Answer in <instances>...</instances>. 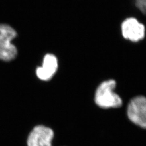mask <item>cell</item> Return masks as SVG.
<instances>
[{"instance_id":"1","label":"cell","mask_w":146,"mask_h":146,"mask_svg":"<svg viewBox=\"0 0 146 146\" xmlns=\"http://www.w3.org/2000/svg\"><path fill=\"white\" fill-rule=\"evenodd\" d=\"M116 85L114 80L105 81L100 84L95 94L94 100L96 104L104 109L120 107L122 104V100L120 96L114 92Z\"/></svg>"},{"instance_id":"2","label":"cell","mask_w":146,"mask_h":146,"mask_svg":"<svg viewBox=\"0 0 146 146\" xmlns=\"http://www.w3.org/2000/svg\"><path fill=\"white\" fill-rule=\"evenodd\" d=\"M17 36L15 30L11 27L0 24V60L11 61L17 55L16 47L11 42Z\"/></svg>"},{"instance_id":"3","label":"cell","mask_w":146,"mask_h":146,"mask_svg":"<svg viewBox=\"0 0 146 146\" xmlns=\"http://www.w3.org/2000/svg\"><path fill=\"white\" fill-rule=\"evenodd\" d=\"M127 116L131 122L146 129V98L139 96L131 100L127 108Z\"/></svg>"},{"instance_id":"4","label":"cell","mask_w":146,"mask_h":146,"mask_svg":"<svg viewBox=\"0 0 146 146\" xmlns=\"http://www.w3.org/2000/svg\"><path fill=\"white\" fill-rule=\"evenodd\" d=\"M54 133L49 127L43 125L35 127L27 139L28 146H52Z\"/></svg>"},{"instance_id":"5","label":"cell","mask_w":146,"mask_h":146,"mask_svg":"<svg viewBox=\"0 0 146 146\" xmlns=\"http://www.w3.org/2000/svg\"><path fill=\"white\" fill-rule=\"evenodd\" d=\"M123 37L133 42H137L145 37V26L134 18H128L121 25Z\"/></svg>"},{"instance_id":"6","label":"cell","mask_w":146,"mask_h":146,"mask_svg":"<svg viewBox=\"0 0 146 146\" xmlns=\"http://www.w3.org/2000/svg\"><path fill=\"white\" fill-rule=\"evenodd\" d=\"M58 68L57 58L53 54H47L43 58L42 66L36 69L37 76L42 81H49L57 72Z\"/></svg>"},{"instance_id":"7","label":"cell","mask_w":146,"mask_h":146,"mask_svg":"<svg viewBox=\"0 0 146 146\" xmlns=\"http://www.w3.org/2000/svg\"><path fill=\"white\" fill-rule=\"evenodd\" d=\"M137 7L146 15V0H136Z\"/></svg>"}]
</instances>
